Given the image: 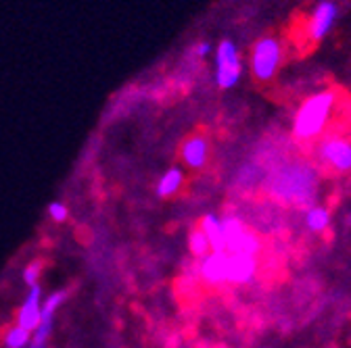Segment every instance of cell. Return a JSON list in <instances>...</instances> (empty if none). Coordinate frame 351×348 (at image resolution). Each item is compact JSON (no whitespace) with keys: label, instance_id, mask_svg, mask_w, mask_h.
Returning a JSON list of instances; mask_svg holds the SVG:
<instances>
[{"label":"cell","instance_id":"7","mask_svg":"<svg viewBox=\"0 0 351 348\" xmlns=\"http://www.w3.org/2000/svg\"><path fill=\"white\" fill-rule=\"evenodd\" d=\"M67 290H57L53 292L42 304V319L38 323V327L32 332V344L29 348H49V340L53 336L55 330V315L59 311L61 304L67 300Z\"/></svg>","mask_w":351,"mask_h":348},{"label":"cell","instance_id":"5","mask_svg":"<svg viewBox=\"0 0 351 348\" xmlns=\"http://www.w3.org/2000/svg\"><path fill=\"white\" fill-rule=\"evenodd\" d=\"M222 224H224V234H226V252L247 254V256H255L259 252L257 236L245 228V224L239 217L230 215L226 219H222Z\"/></svg>","mask_w":351,"mask_h":348},{"label":"cell","instance_id":"15","mask_svg":"<svg viewBox=\"0 0 351 348\" xmlns=\"http://www.w3.org/2000/svg\"><path fill=\"white\" fill-rule=\"evenodd\" d=\"M3 344L5 348H27L32 344V332H27L21 325H11L3 334Z\"/></svg>","mask_w":351,"mask_h":348},{"label":"cell","instance_id":"10","mask_svg":"<svg viewBox=\"0 0 351 348\" xmlns=\"http://www.w3.org/2000/svg\"><path fill=\"white\" fill-rule=\"evenodd\" d=\"M228 258L230 254L226 250H217V252H209L207 256H203L201 260V278L207 284L219 286L228 282Z\"/></svg>","mask_w":351,"mask_h":348},{"label":"cell","instance_id":"6","mask_svg":"<svg viewBox=\"0 0 351 348\" xmlns=\"http://www.w3.org/2000/svg\"><path fill=\"white\" fill-rule=\"evenodd\" d=\"M243 71L239 53L232 42L224 40L215 51V81L219 88H232Z\"/></svg>","mask_w":351,"mask_h":348},{"label":"cell","instance_id":"20","mask_svg":"<svg viewBox=\"0 0 351 348\" xmlns=\"http://www.w3.org/2000/svg\"><path fill=\"white\" fill-rule=\"evenodd\" d=\"M209 51H211V46L207 44V42H201V44L197 46V55H201V57H205Z\"/></svg>","mask_w":351,"mask_h":348},{"label":"cell","instance_id":"2","mask_svg":"<svg viewBox=\"0 0 351 348\" xmlns=\"http://www.w3.org/2000/svg\"><path fill=\"white\" fill-rule=\"evenodd\" d=\"M341 101L343 96L335 88L320 90L310 98H305L293 119V136L299 142L320 138L328 129L335 115L341 111Z\"/></svg>","mask_w":351,"mask_h":348},{"label":"cell","instance_id":"1","mask_svg":"<svg viewBox=\"0 0 351 348\" xmlns=\"http://www.w3.org/2000/svg\"><path fill=\"white\" fill-rule=\"evenodd\" d=\"M318 186L316 167L303 161L285 163L276 167L266 182V190L272 198L289 204H310Z\"/></svg>","mask_w":351,"mask_h":348},{"label":"cell","instance_id":"11","mask_svg":"<svg viewBox=\"0 0 351 348\" xmlns=\"http://www.w3.org/2000/svg\"><path fill=\"white\" fill-rule=\"evenodd\" d=\"M335 17H337V7L330 0H322V3L316 5L310 21H307V36L312 40H322L326 36V31L330 29V25L335 23Z\"/></svg>","mask_w":351,"mask_h":348},{"label":"cell","instance_id":"19","mask_svg":"<svg viewBox=\"0 0 351 348\" xmlns=\"http://www.w3.org/2000/svg\"><path fill=\"white\" fill-rule=\"evenodd\" d=\"M40 273H42V260H32V263L23 269V282H25L29 288H32V286H38Z\"/></svg>","mask_w":351,"mask_h":348},{"label":"cell","instance_id":"18","mask_svg":"<svg viewBox=\"0 0 351 348\" xmlns=\"http://www.w3.org/2000/svg\"><path fill=\"white\" fill-rule=\"evenodd\" d=\"M47 213H49V217H51V219H53L55 224H63V222H67V217H69V209H67V204L61 202V200H53V202L49 204Z\"/></svg>","mask_w":351,"mask_h":348},{"label":"cell","instance_id":"4","mask_svg":"<svg viewBox=\"0 0 351 348\" xmlns=\"http://www.w3.org/2000/svg\"><path fill=\"white\" fill-rule=\"evenodd\" d=\"M318 161L335 173L351 171V142L341 136H326L316 146Z\"/></svg>","mask_w":351,"mask_h":348},{"label":"cell","instance_id":"8","mask_svg":"<svg viewBox=\"0 0 351 348\" xmlns=\"http://www.w3.org/2000/svg\"><path fill=\"white\" fill-rule=\"evenodd\" d=\"M42 288L40 286H32L27 290V296L23 300V304L17 309V325L25 327L27 332H34L42 319Z\"/></svg>","mask_w":351,"mask_h":348},{"label":"cell","instance_id":"16","mask_svg":"<svg viewBox=\"0 0 351 348\" xmlns=\"http://www.w3.org/2000/svg\"><path fill=\"white\" fill-rule=\"evenodd\" d=\"M305 224L312 232H324L330 224V213L324 206H312L305 215Z\"/></svg>","mask_w":351,"mask_h":348},{"label":"cell","instance_id":"3","mask_svg":"<svg viewBox=\"0 0 351 348\" xmlns=\"http://www.w3.org/2000/svg\"><path fill=\"white\" fill-rule=\"evenodd\" d=\"M280 59H282V46L280 42L274 36H266L261 38L257 44L253 46L251 53V69L253 75L259 81H270L278 67H280Z\"/></svg>","mask_w":351,"mask_h":348},{"label":"cell","instance_id":"12","mask_svg":"<svg viewBox=\"0 0 351 348\" xmlns=\"http://www.w3.org/2000/svg\"><path fill=\"white\" fill-rule=\"evenodd\" d=\"M255 273H257V258L255 256L230 254V258H228V282L249 284L255 278Z\"/></svg>","mask_w":351,"mask_h":348},{"label":"cell","instance_id":"14","mask_svg":"<svg viewBox=\"0 0 351 348\" xmlns=\"http://www.w3.org/2000/svg\"><path fill=\"white\" fill-rule=\"evenodd\" d=\"M184 184V171L180 167H171L167 169L159 184H157V196L159 198H167V196H173L176 192H178Z\"/></svg>","mask_w":351,"mask_h":348},{"label":"cell","instance_id":"9","mask_svg":"<svg viewBox=\"0 0 351 348\" xmlns=\"http://www.w3.org/2000/svg\"><path fill=\"white\" fill-rule=\"evenodd\" d=\"M180 159L189 169H203L209 159V140L205 134L189 136L180 146Z\"/></svg>","mask_w":351,"mask_h":348},{"label":"cell","instance_id":"13","mask_svg":"<svg viewBox=\"0 0 351 348\" xmlns=\"http://www.w3.org/2000/svg\"><path fill=\"white\" fill-rule=\"evenodd\" d=\"M199 228L205 232V236H207V240H209V244H211V252L226 250L224 224H222V219H219V217H215V215H205Z\"/></svg>","mask_w":351,"mask_h":348},{"label":"cell","instance_id":"17","mask_svg":"<svg viewBox=\"0 0 351 348\" xmlns=\"http://www.w3.org/2000/svg\"><path fill=\"white\" fill-rule=\"evenodd\" d=\"M191 250H193L195 256H201V258L211 252V244H209V240H207V236H205V232L201 228H197L191 234Z\"/></svg>","mask_w":351,"mask_h":348}]
</instances>
